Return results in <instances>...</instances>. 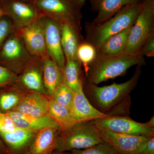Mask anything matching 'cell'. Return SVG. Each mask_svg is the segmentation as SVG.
<instances>
[{"instance_id": "6da1fadb", "label": "cell", "mask_w": 154, "mask_h": 154, "mask_svg": "<svg viewBox=\"0 0 154 154\" xmlns=\"http://www.w3.org/2000/svg\"><path fill=\"white\" fill-rule=\"evenodd\" d=\"M141 73V66H137L126 82L101 87L84 80L83 91L91 105L100 112L111 116H129L130 94L137 85Z\"/></svg>"}, {"instance_id": "7a4b0ae2", "label": "cell", "mask_w": 154, "mask_h": 154, "mask_svg": "<svg viewBox=\"0 0 154 154\" xmlns=\"http://www.w3.org/2000/svg\"><path fill=\"white\" fill-rule=\"evenodd\" d=\"M144 57L139 54L123 53L110 56L96 57L85 72V81L98 85L116 77L124 75L134 66L146 65Z\"/></svg>"}, {"instance_id": "3957f363", "label": "cell", "mask_w": 154, "mask_h": 154, "mask_svg": "<svg viewBox=\"0 0 154 154\" xmlns=\"http://www.w3.org/2000/svg\"><path fill=\"white\" fill-rule=\"evenodd\" d=\"M142 2L125 6L100 25L94 26L90 22H86L85 40L93 45L97 51L107 38L134 25L140 12Z\"/></svg>"}, {"instance_id": "277c9868", "label": "cell", "mask_w": 154, "mask_h": 154, "mask_svg": "<svg viewBox=\"0 0 154 154\" xmlns=\"http://www.w3.org/2000/svg\"><path fill=\"white\" fill-rule=\"evenodd\" d=\"M93 120L77 121L63 131H60L54 150L71 152L83 149L103 142Z\"/></svg>"}, {"instance_id": "5b68a950", "label": "cell", "mask_w": 154, "mask_h": 154, "mask_svg": "<svg viewBox=\"0 0 154 154\" xmlns=\"http://www.w3.org/2000/svg\"><path fill=\"white\" fill-rule=\"evenodd\" d=\"M38 58L29 53L19 33L15 30L0 48V65L17 75L22 73Z\"/></svg>"}, {"instance_id": "8992f818", "label": "cell", "mask_w": 154, "mask_h": 154, "mask_svg": "<svg viewBox=\"0 0 154 154\" xmlns=\"http://www.w3.org/2000/svg\"><path fill=\"white\" fill-rule=\"evenodd\" d=\"M154 33V0H143L134 24L131 28L124 53L137 54L146 40Z\"/></svg>"}, {"instance_id": "52a82bcc", "label": "cell", "mask_w": 154, "mask_h": 154, "mask_svg": "<svg viewBox=\"0 0 154 154\" xmlns=\"http://www.w3.org/2000/svg\"><path fill=\"white\" fill-rule=\"evenodd\" d=\"M40 17L49 18L60 24L82 30V12L70 0H34L32 2Z\"/></svg>"}, {"instance_id": "ba28073f", "label": "cell", "mask_w": 154, "mask_h": 154, "mask_svg": "<svg viewBox=\"0 0 154 154\" xmlns=\"http://www.w3.org/2000/svg\"><path fill=\"white\" fill-rule=\"evenodd\" d=\"M93 121L97 126L117 133L154 137V116L146 123L134 121L129 116H114Z\"/></svg>"}, {"instance_id": "9c48e42d", "label": "cell", "mask_w": 154, "mask_h": 154, "mask_svg": "<svg viewBox=\"0 0 154 154\" xmlns=\"http://www.w3.org/2000/svg\"><path fill=\"white\" fill-rule=\"evenodd\" d=\"M5 15L10 18L15 31H19L40 17L33 2L23 0H2Z\"/></svg>"}, {"instance_id": "30bf717a", "label": "cell", "mask_w": 154, "mask_h": 154, "mask_svg": "<svg viewBox=\"0 0 154 154\" xmlns=\"http://www.w3.org/2000/svg\"><path fill=\"white\" fill-rule=\"evenodd\" d=\"M44 30L48 55L63 71L66 63L61 42L60 24L49 18L40 17Z\"/></svg>"}, {"instance_id": "8fae6325", "label": "cell", "mask_w": 154, "mask_h": 154, "mask_svg": "<svg viewBox=\"0 0 154 154\" xmlns=\"http://www.w3.org/2000/svg\"><path fill=\"white\" fill-rule=\"evenodd\" d=\"M96 126L102 140L113 148L118 154H133L142 143L152 138L117 133Z\"/></svg>"}, {"instance_id": "7c38bea8", "label": "cell", "mask_w": 154, "mask_h": 154, "mask_svg": "<svg viewBox=\"0 0 154 154\" xmlns=\"http://www.w3.org/2000/svg\"><path fill=\"white\" fill-rule=\"evenodd\" d=\"M17 32L32 56L44 58L48 56L40 17L28 27Z\"/></svg>"}, {"instance_id": "4fadbf2b", "label": "cell", "mask_w": 154, "mask_h": 154, "mask_svg": "<svg viewBox=\"0 0 154 154\" xmlns=\"http://www.w3.org/2000/svg\"><path fill=\"white\" fill-rule=\"evenodd\" d=\"M70 114L76 121H88L111 116L100 112L89 102L84 94L83 86L75 92Z\"/></svg>"}, {"instance_id": "5bb4252c", "label": "cell", "mask_w": 154, "mask_h": 154, "mask_svg": "<svg viewBox=\"0 0 154 154\" xmlns=\"http://www.w3.org/2000/svg\"><path fill=\"white\" fill-rule=\"evenodd\" d=\"M38 132L17 128L9 132H0V137L11 154H25Z\"/></svg>"}, {"instance_id": "9a60e30c", "label": "cell", "mask_w": 154, "mask_h": 154, "mask_svg": "<svg viewBox=\"0 0 154 154\" xmlns=\"http://www.w3.org/2000/svg\"><path fill=\"white\" fill-rule=\"evenodd\" d=\"M92 11L98 14L91 25L102 24L113 17L124 7L141 2L143 0H89Z\"/></svg>"}, {"instance_id": "2e32d148", "label": "cell", "mask_w": 154, "mask_h": 154, "mask_svg": "<svg viewBox=\"0 0 154 154\" xmlns=\"http://www.w3.org/2000/svg\"><path fill=\"white\" fill-rule=\"evenodd\" d=\"M43 58H38L36 61L18 75L17 83L26 91L47 95L42 77Z\"/></svg>"}, {"instance_id": "e0dca14e", "label": "cell", "mask_w": 154, "mask_h": 154, "mask_svg": "<svg viewBox=\"0 0 154 154\" xmlns=\"http://www.w3.org/2000/svg\"><path fill=\"white\" fill-rule=\"evenodd\" d=\"M50 100L47 95L28 91L12 111L37 117L45 116L49 115Z\"/></svg>"}, {"instance_id": "ac0fdd59", "label": "cell", "mask_w": 154, "mask_h": 154, "mask_svg": "<svg viewBox=\"0 0 154 154\" xmlns=\"http://www.w3.org/2000/svg\"><path fill=\"white\" fill-rule=\"evenodd\" d=\"M60 30L62 47L66 60H79L78 48L85 40L82 30L66 24H60Z\"/></svg>"}, {"instance_id": "d6986e66", "label": "cell", "mask_w": 154, "mask_h": 154, "mask_svg": "<svg viewBox=\"0 0 154 154\" xmlns=\"http://www.w3.org/2000/svg\"><path fill=\"white\" fill-rule=\"evenodd\" d=\"M7 113L17 128L36 131L49 127H56L60 128L56 122L49 115L37 117L12 111Z\"/></svg>"}, {"instance_id": "ffe728a7", "label": "cell", "mask_w": 154, "mask_h": 154, "mask_svg": "<svg viewBox=\"0 0 154 154\" xmlns=\"http://www.w3.org/2000/svg\"><path fill=\"white\" fill-rule=\"evenodd\" d=\"M60 131V128L56 127H49L40 130L25 154H44L53 151Z\"/></svg>"}, {"instance_id": "44dd1931", "label": "cell", "mask_w": 154, "mask_h": 154, "mask_svg": "<svg viewBox=\"0 0 154 154\" xmlns=\"http://www.w3.org/2000/svg\"><path fill=\"white\" fill-rule=\"evenodd\" d=\"M42 77L48 95L51 98L57 88L63 83L62 71L48 56L43 58Z\"/></svg>"}, {"instance_id": "7402d4cb", "label": "cell", "mask_w": 154, "mask_h": 154, "mask_svg": "<svg viewBox=\"0 0 154 154\" xmlns=\"http://www.w3.org/2000/svg\"><path fill=\"white\" fill-rule=\"evenodd\" d=\"M131 27L107 38L97 50L96 57L110 56L123 53L127 44Z\"/></svg>"}, {"instance_id": "603a6c76", "label": "cell", "mask_w": 154, "mask_h": 154, "mask_svg": "<svg viewBox=\"0 0 154 154\" xmlns=\"http://www.w3.org/2000/svg\"><path fill=\"white\" fill-rule=\"evenodd\" d=\"M28 92L17 83L0 89V113L12 111Z\"/></svg>"}, {"instance_id": "cb8c5ba5", "label": "cell", "mask_w": 154, "mask_h": 154, "mask_svg": "<svg viewBox=\"0 0 154 154\" xmlns=\"http://www.w3.org/2000/svg\"><path fill=\"white\" fill-rule=\"evenodd\" d=\"M63 83L75 92L83 86L85 80L82 65L79 60H66L62 71Z\"/></svg>"}, {"instance_id": "d4e9b609", "label": "cell", "mask_w": 154, "mask_h": 154, "mask_svg": "<svg viewBox=\"0 0 154 154\" xmlns=\"http://www.w3.org/2000/svg\"><path fill=\"white\" fill-rule=\"evenodd\" d=\"M49 114L59 126L60 131L67 129L77 122L72 118L66 107L58 104L51 98Z\"/></svg>"}, {"instance_id": "484cf974", "label": "cell", "mask_w": 154, "mask_h": 154, "mask_svg": "<svg viewBox=\"0 0 154 154\" xmlns=\"http://www.w3.org/2000/svg\"><path fill=\"white\" fill-rule=\"evenodd\" d=\"M74 95V91L62 83L57 88L51 98L58 104L66 107L69 111L73 101Z\"/></svg>"}, {"instance_id": "4316f807", "label": "cell", "mask_w": 154, "mask_h": 154, "mask_svg": "<svg viewBox=\"0 0 154 154\" xmlns=\"http://www.w3.org/2000/svg\"><path fill=\"white\" fill-rule=\"evenodd\" d=\"M96 53L95 48L85 40L80 44L77 51V57L82 66H84L85 72L89 64L96 58Z\"/></svg>"}, {"instance_id": "83f0119b", "label": "cell", "mask_w": 154, "mask_h": 154, "mask_svg": "<svg viewBox=\"0 0 154 154\" xmlns=\"http://www.w3.org/2000/svg\"><path fill=\"white\" fill-rule=\"evenodd\" d=\"M72 154H118L109 144L103 142L83 149H75Z\"/></svg>"}, {"instance_id": "f1b7e54d", "label": "cell", "mask_w": 154, "mask_h": 154, "mask_svg": "<svg viewBox=\"0 0 154 154\" xmlns=\"http://www.w3.org/2000/svg\"><path fill=\"white\" fill-rule=\"evenodd\" d=\"M14 31V25L8 17L4 15L0 18V48Z\"/></svg>"}, {"instance_id": "f546056e", "label": "cell", "mask_w": 154, "mask_h": 154, "mask_svg": "<svg viewBox=\"0 0 154 154\" xmlns=\"http://www.w3.org/2000/svg\"><path fill=\"white\" fill-rule=\"evenodd\" d=\"M18 75L0 65V89L16 84Z\"/></svg>"}, {"instance_id": "4dcf8cb0", "label": "cell", "mask_w": 154, "mask_h": 154, "mask_svg": "<svg viewBox=\"0 0 154 154\" xmlns=\"http://www.w3.org/2000/svg\"><path fill=\"white\" fill-rule=\"evenodd\" d=\"M139 54L143 57H154V33H152L146 40Z\"/></svg>"}, {"instance_id": "1f68e13d", "label": "cell", "mask_w": 154, "mask_h": 154, "mask_svg": "<svg viewBox=\"0 0 154 154\" xmlns=\"http://www.w3.org/2000/svg\"><path fill=\"white\" fill-rule=\"evenodd\" d=\"M17 128L8 113H0V132H9Z\"/></svg>"}, {"instance_id": "d6a6232c", "label": "cell", "mask_w": 154, "mask_h": 154, "mask_svg": "<svg viewBox=\"0 0 154 154\" xmlns=\"http://www.w3.org/2000/svg\"><path fill=\"white\" fill-rule=\"evenodd\" d=\"M133 154H154V137L144 142Z\"/></svg>"}, {"instance_id": "836d02e7", "label": "cell", "mask_w": 154, "mask_h": 154, "mask_svg": "<svg viewBox=\"0 0 154 154\" xmlns=\"http://www.w3.org/2000/svg\"><path fill=\"white\" fill-rule=\"evenodd\" d=\"M86 0H70L72 3L78 10L81 11L83 6L85 5Z\"/></svg>"}, {"instance_id": "e575fe53", "label": "cell", "mask_w": 154, "mask_h": 154, "mask_svg": "<svg viewBox=\"0 0 154 154\" xmlns=\"http://www.w3.org/2000/svg\"><path fill=\"white\" fill-rule=\"evenodd\" d=\"M0 151L5 154H12L1 137H0Z\"/></svg>"}, {"instance_id": "d590c367", "label": "cell", "mask_w": 154, "mask_h": 154, "mask_svg": "<svg viewBox=\"0 0 154 154\" xmlns=\"http://www.w3.org/2000/svg\"><path fill=\"white\" fill-rule=\"evenodd\" d=\"M1 2H2V0H0V18H2L3 16L5 15L4 11H3L2 8V5H1Z\"/></svg>"}, {"instance_id": "8d00e7d4", "label": "cell", "mask_w": 154, "mask_h": 154, "mask_svg": "<svg viewBox=\"0 0 154 154\" xmlns=\"http://www.w3.org/2000/svg\"><path fill=\"white\" fill-rule=\"evenodd\" d=\"M50 154H65V152H60L57 151L53 150Z\"/></svg>"}, {"instance_id": "74e56055", "label": "cell", "mask_w": 154, "mask_h": 154, "mask_svg": "<svg viewBox=\"0 0 154 154\" xmlns=\"http://www.w3.org/2000/svg\"><path fill=\"white\" fill-rule=\"evenodd\" d=\"M23 1H28V2H33V1H34V0H23Z\"/></svg>"}, {"instance_id": "f35d334b", "label": "cell", "mask_w": 154, "mask_h": 154, "mask_svg": "<svg viewBox=\"0 0 154 154\" xmlns=\"http://www.w3.org/2000/svg\"><path fill=\"white\" fill-rule=\"evenodd\" d=\"M52 152V151L48 152L45 153H44V154H50Z\"/></svg>"}, {"instance_id": "ab89813d", "label": "cell", "mask_w": 154, "mask_h": 154, "mask_svg": "<svg viewBox=\"0 0 154 154\" xmlns=\"http://www.w3.org/2000/svg\"><path fill=\"white\" fill-rule=\"evenodd\" d=\"M0 154H5L4 153L2 152H1V151H0Z\"/></svg>"}, {"instance_id": "60d3db41", "label": "cell", "mask_w": 154, "mask_h": 154, "mask_svg": "<svg viewBox=\"0 0 154 154\" xmlns=\"http://www.w3.org/2000/svg\"><path fill=\"white\" fill-rule=\"evenodd\" d=\"M65 154H72L71 153H66Z\"/></svg>"}]
</instances>
